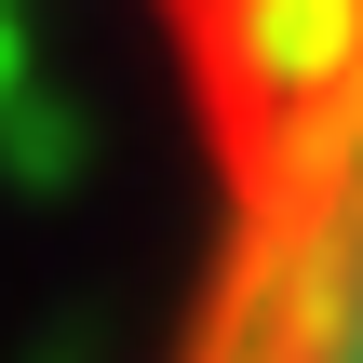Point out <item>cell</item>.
Masks as SVG:
<instances>
[{"label":"cell","mask_w":363,"mask_h":363,"mask_svg":"<svg viewBox=\"0 0 363 363\" xmlns=\"http://www.w3.org/2000/svg\"><path fill=\"white\" fill-rule=\"evenodd\" d=\"M189 121V283L148 363H363V0H148Z\"/></svg>","instance_id":"obj_1"}]
</instances>
